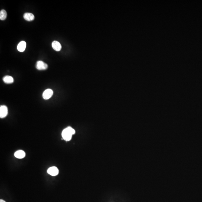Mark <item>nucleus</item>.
<instances>
[{
    "label": "nucleus",
    "mask_w": 202,
    "mask_h": 202,
    "mask_svg": "<svg viewBox=\"0 0 202 202\" xmlns=\"http://www.w3.org/2000/svg\"><path fill=\"white\" fill-rule=\"evenodd\" d=\"M75 131L72 127H67L62 131V136L63 139L67 141L70 140L72 139V136L74 134Z\"/></svg>",
    "instance_id": "1"
},
{
    "label": "nucleus",
    "mask_w": 202,
    "mask_h": 202,
    "mask_svg": "<svg viewBox=\"0 0 202 202\" xmlns=\"http://www.w3.org/2000/svg\"><path fill=\"white\" fill-rule=\"evenodd\" d=\"M36 68L39 70H45L48 67L47 64L42 61H39L36 64Z\"/></svg>",
    "instance_id": "2"
},
{
    "label": "nucleus",
    "mask_w": 202,
    "mask_h": 202,
    "mask_svg": "<svg viewBox=\"0 0 202 202\" xmlns=\"http://www.w3.org/2000/svg\"><path fill=\"white\" fill-rule=\"evenodd\" d=\"M53 94V91L50 89L45 90L43 93V97L44 99L48 100L50 99Z\"/></svg>",
    "instance_id": "3"
},
{
    "label": "nucleus",
    "mask_w": 202,
    "mask_h": 202,
    "mask_svg": "<svg viewBox=\"0 0 202 202\" xmlns=\"http://www.w3.org/2000/svg\"><path fill=\"white\" fill-rule=\"evenodd\" d=\"M8 113V108L6 106L2 105L0 107V117L1 118L5 117Z\"/></svg>",
    "instance_id": "4"
},
{
    "label": "nucleus",
    "mask_w": 202,
    "mask_h": 202,
    "mask_svg": "<svg viewBox=\"0 0 202 202\" xmlns=\"http://www.w3.org/2000/svg\"><path fill=\"white\" fill-rule=\"evenodd\" d=\"M48 173L52 176H56L59 173L58 169L56 167H50L47 170Z\"/></svg>",
    "instance_id": "5"
},
{
    "label": "nucleus",
    "mask_w": 202,
    "mask_h": 202,
    "mask_svg": "<svg viewBox=\"0 0 202 202\" xmlns=\"http://www.w3.org/2000/svg\"><path fill=\"white\" fill-rule=\"evenodd\" d=\"M26 47V43L25 41H22L20 42L18 45L17 48L18 50L20 52H23L25 51Z\"/></svg>",
    "instance_id": "6"
},
{
    "label": "nucleus",
    "mask_w": 202,
    "mask_h": 202,
    "mask_svg": "<svg viewBox=\"0 0 202 202\" xmlns=\"http://www.w3.org/2000/svg\"><path fill=\"white\" fill-rule=\"evenodd\" d=\"M52 46L54 50L56 51H59L61 50L62 48L61 45L59 42L57 41H54L52 43Z\"/></svg>",
    "instance_id": "7"
},
{
    "label": "nucleus",
    "mask_w": 202,
    "mask_h": 202,
    "mask_svg": "<svg viewBox=\"0 0 202 202\" xmlns=\"http://www.w3.org/2000/svg\"><path fill=\"white\" fill-rule=\"evenodd\" d=\"M26 155V153L24 151L22 150H19L15 152L14 156L16 158L18 159H22L24 158Z\"/></svg>",
    "instance_id": "8"
},
{
    "label": "nucleus",
    "mask_w": 202,
    "mask_h": 202,
    "mask_svg": "<svg viewBox=\"0 0 202 202\" xmlns=\"http://www.w3.org/2000/svg\"><path fill=\"white\" fill-rule=\"evenodd\" d=\"M23 17L27 21H31L34 19V15L30 13H26L24 14Z\"/></svg>",
    "instance_id": "9"
},
{
    "label": "nucleus",
    "mask_w": 202,
    "mask_h": 202,
    "mask_svg": "<svg viewBox=\"0 0 202 202\" xmlns=\"http://www.w3.org/2000/svg\"><path fill=\"white\" fill-rule=\"evenodd\" d=\"M3 81L5 83L8 84L13 83L14 81L13 78L11 76H6L4 77L3 79Z\"/></svg>",
    "instance_id": "10"
},
{
    "label": "nucleus",
    "mask_w": 202,
    "mask_h": 202,
    "mask_svg": "<svg viewBox=\"0 0 202 202\" xmlns=\"http://www.w3.org/2000/svg\"><path fill=\"white\" fill-rule=\"evenodd\" d=\"M7 13L5 10H2L0 12V19L1 20H4L7 18Z\"/></svg>",
    "instance_id": "11"
},
{
    "label": "nucleus",
    "mask_w": 202,
    "mask_h": 202,
    "mask_svg": "<svg viewBox=\"0 0 202 202\" xmlns=\"http://www.w3.org/2000/svg\"><path fill=\"white\" fill-rule=\"evenodd\" d=\"M0 202H6L4 200H3V199H1L0 200Z\"/></svg>",
    "instance_id": "12"
}]
</instances>
